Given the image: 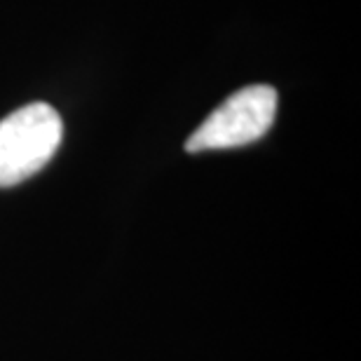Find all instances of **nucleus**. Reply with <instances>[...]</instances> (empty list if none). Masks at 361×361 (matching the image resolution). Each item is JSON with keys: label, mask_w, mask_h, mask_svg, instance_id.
<instances>
[{"label": "nucleus", "mask_w": 361, "mask_h": 361, "mask_svg": "<svg viewBox=\"0 0 361 361\" xmlns=\"http://www.w3.org/2000/svg\"><path fill=\"white\" fill-rule=\"evenodd\" d=\"M59 113L47 104H28L0 122V188H12L52 160L61 143Z\"/></svg>", "instance_id": "nucleus-1"}, {"label": "nucleus", "mask_w": 361, "mask_h": 361, "mask_svg": "<svg viewBox=\"0 0 361 361\" xmlns=\"http://www.w3.org/2000/svg\"><path fill=\"white\" fill-rule=\"evenodd\" d=\"M277 113V92L251 85L228 97L188 139V153L247 146L268 134Z\"/></svg>", "instance_id": "nucleus-2"}]
</instances>
